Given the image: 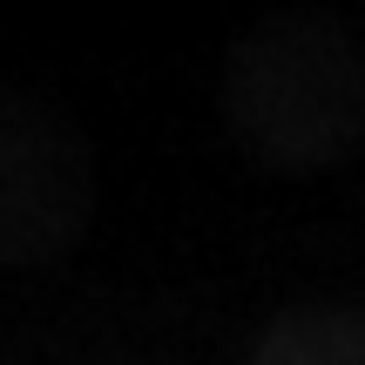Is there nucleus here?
Segmentation results:
<instances>
[{"instance_id": "f257e3e1", "label": "nucleus", "mask_w": 365, "mask_h": 365, "mask_svg": "<svg viewBox=\"0 0 365 365\" xmlns=\"http://www.w3.org/2000/svg\"><path fill=\"white\" fill-rule=\"evenodd\" d=\"M217 115L271 176H331L365 143V41L331 7L264 14L223 54Z\"/></svg>"}, {"instance_id": "f03ea898", "label": "nucleus", "mask_w": 365, "mask_h": 365, "mask_svg": "<svg viewBox=\"0 0 365 365\" xmlns=\"http://www.w3.org/2000/svg\"><path fill=\"white\" fill-rule=\"evenodd\" d=\"M95 230V170L48 102L0 88V271L61 264Z\"/></svg>"}, {"instance_id": "7ed1b4c3", "label": "nucleus", "mask_w": 365, "mask_h": 365, "mask_svg": "<svg viewBox=\"0 0 365 365\" xmlns=\"http://www.w3.org/2000/svg\"><path fill=\"white\" fill-rule=\"evenodd\" d=\"M250 365H365V304H291L250 345Z\"/></svg>"}, {"instance_id": "20e7f679", "label": "nucleus", "mask_w": 365, "mask_h": 365, "mask_svg": "<svg viewBox=\"0 0 365 365\" xmlns=\"http://www.w3.org/2000/svg\"><path fill=\"white\" fill-rule=\"evenodd\" d=\"M108 365H129V359H108Z\"/></svg>"}]
</instances>
